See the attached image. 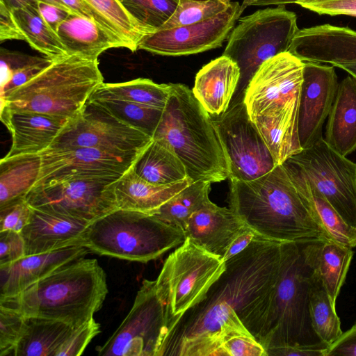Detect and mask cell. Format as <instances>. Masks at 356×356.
<instances>
[{"instance_id": "6da1fadb", "label": "cell", "mask_w": 356, "mask_h": 356, "mask_svg": "<svg viewBox=\"0 0 356 356\" xmlns=\"http://www.w3.org/2000/svg\"><path fill=\"white\" fill-rule=\"evenodd\" d=\"M229 181V209L261 236L279 242L334 241L283 164L253 180Z\"/></svg>"}, {"instance_id": "7a4b0ae2", "label": "cell", "mask_w": 356, "mask_h": 356, "mask_svg": "<svg viewBox=\"0 0 356 356\" xmlns=\"http://www.w3.org/2000/svg\"><path fill=\"white\" fill-rule=\"evenodd\" d=\"M325 241L316 238L282 243L280 275L261 342L265 350L277 346L314 350L328 348L315 332L309 312Z\"/></svg>"}, {"instance_id": "3957f363", "label": "cell", "mask_w": 356, "mask_h": 356, "mask_svg": "<svg viewBox=\"0 0 356 356\" xmlns=\"http://www.w3.org/2000/svg\"><path fill=\"white\" fill-rule=\"evenodd\" d=\"M108 293L106 275L95 259L73 261L24 291L0 297V305L25 317L64 321L76 328L100 309Z\"/></svg>"}, {"instance_id": "277c9868", "label": "cell", "mask_w": 356, "mask_h": 356, "mask_svg": "<svg viewBox=\"0 0 356 356\" xmlns=\"http://www.w3.org/2000/svg\"><path fill=\"white\" fill-rule=\"evenodd\" d=\"M282 244L257 235L244 250L225 261V272L205 297L231 306L260 343L280 275Z\"/></svg>"}, {"instance_id": "5b68a950", "label": "cell", "mask_w": 356, "mask_h": 356, "mask_svg": "<svg viewBox=\"0 0 356 356\" xmlns=\"http://www.w3.org/2000/svg\"><path fill=\"white\" fill-rule=\"evenodd\" d=\"M171 94L153 139L168 145L194 181L220 182L229 177V166L211 115L192 90L170 83Z\"/></svg>"}, {"instance_id": "8992f818", "label": "cell", "mask_w": 356, "mask_h": 356, "mask_svg": "<svg viewBox=\"0 0 356 356\" xmlns=\"http://www.w3.org/2000/svg\"><path fill=\"white\" fill-rule=\"evenodd\" d=\"M98 59L68 55L54 60L26 83L1 98V111L73 118L104 83Z\"/></svg>"}, {"instance_id": "52a82bcc", "label": "cell", "mask_w": 356, "mask_h": 356, "mask_svg": "<svg viewBox=\"0 0 356 356\" xmlns=\"http://www.w3.org/2000/svg\"><path fill=\"white\" fill-rule=\"evenodd\" d=\"M184 231L156 216L116 209L91 222L81 245L94 253L145 263L181 245Z\"/></svg>"}, {"instance_id": "ba28073f", "label": "cell", "mask_w": 356, "mask_h": 356, "mask_svg": "<svg viewBox=\"0 0 356 356\" xmlns=\"http://www.w3.org/2000/svg\"><path fill=\"white\" fill-rule=\"evenodd\" d=\"M225 269L220 257L188 238L170 254L154 280L170 334L183 316L206 297Z\"/></svg>"}, {"instance_id": "9c48e42d", "label": "cell", "mask_w": 356, "mask_h": 356, "mask_svg": "<svg viewBox=\"0 0 356 356\" xmlns=\"http://www.w3.org/2000/svg\"><path fill=\"white\" fill-rule=\"evenodd\" d=\"M298 30L296 15L284 6L259 10L240 19L222 54L240 70L232 100L243 98L250 80L265 61L289 51Z\"/></svg>"}, {"instance_id": "30bf717a", "label": "cell", "mask_w": 356, "mask_h": 356, "mask_svg": "<svg viewBox=\"0 0 356 356\" xmlns=\"http://www.w3.org/2000/svg\"><path fill=\"white\" fill-rule=\"evenodd\" d=\"M305 62L289 51L265 61L247 86L243 102L252 121L298 124Z\"/></svg>"}, {"instance_id": "8fae6325", "label": "cell", "mask_w": 356, "mask_h": 356, "mask_svg": "<svg viewBox=\"0 0 356 356\" xmlns=\"http://www.w3.org/2000/svg\"><path fill=\"white\" fill-rule=\"evenodd\" d=\"M169 334L155 281L144 280L129 312L97 351L102 356H162Z\"/></svg>"}, {"instance_id": "7c38bea8", "label": "cell", "mask_w": 356, "mask_h": 356, "mask_svg": "<svg viewBox=\"0 0 356 356\" xmlns=\"http://www.w3.org/2000/svg\"><path fill=\"white\" fill-rule=\"evenodd\" d=\"M325 197L341 217L356 228V163L321 138L286 160Z\"/></svg>"}, {"instance_id": "4fadbf2b", "label": "cell", "mask_w": 356, "mask_h": 356, "mask_svg": "<svg viewBox=\"0 0 356 356\" xmlns=\"http://www.w3.org/2000/svg\"><path fill=\"white\" fill-rule=\"evenodd\" d=\"M211 119L228 159L229 180H253L277 165L250 118L243 98L232 100L222 115Z\"/></svg>"}, {"instance_id": "5bb4252c", "label": "cell", "mask_w": 356, "mask_h": 356, "mask_svg": "<svg viewBox=\"0 0 356 356\" xmlns=\"http://www.w3.org/2000/svg\"><path fill=\"white\" fill-rule=\"evenodd\" d=\"M119 178H76L33 187L25 200L33 209L91 222L118 209L114 186Z\"/></svg>"}, {"instance_id": "9a60e30c", "label": "cell", "mask_w": 356, "mask_h": 356, "mask_svg": "<svg viewBox=\"0 0 356 356\" xmlns=\"http://www.w3.org/2000/svg\"><path fill=\"white\" fill-rule=\"evenodd\" d=\"M153 138L120 120L88 100L49 148L92 147L116 152L143 151Z\"/></svg>"}, {"instance_id": "2e32d148", "label": "cell", "mask_w": 356, "mask_h": 356, "mask_svg": "<svg viewBox=\"0 0 356 356\" xmlns=\"http://www.w3.org/2000/svg\"><path fill=\"white\" fill-rule=\"evenodd\" d=\"M143 151L116 152L92 147L47 148L40 153L41 169L33 187L76 178L120 177L134 165Z\"/></svg>"}, {"instance_id": "e0dca14e", "label": "cell", "mask_w": 356, "mask_h": 356, "mask_svg": "<svg viewBox=\"0 0 356 356\" xmlns=\"http://www.w3.org/2000/svg\"><path fill=\"white\" fill-rule=\"evenodd\" d=\"M243 10L238 2L207 20L193 24L158 29L145 36L138 49L162 56H179L203 52L222 46Z\"/></svg>"}, {"instance_id": "ac0fdd59", "label": "cell", "mask_w": 356, "mask_h": 356, "mask_svg": "<svg viewBox=\"0 0 356 356\" xmlns=\"http://www.w3.org/2000/svg\"><path fill=\"white\" fill-rule=\"evenodd\" d=\"M338 86L333 65L305 62L298 122L299 141L302 149L323 138V127L332 106Z\"/></svg>"}, {"instance_id": "d6986e66", "label": "cell", "mask_w": 356, "mask_h": 356, "mask_svg": "<svg viewBox=\"0 0 356 356\" xmlns=\"http://www.w3.org/2000/svg\"><path fill=\"white\" fill-rule=\"evenodd\" d=\"M90 223L32 208L29 222L20 232L25 255L81 245L82 236Z\"/></svg>"}, {"instance_id": "ffe728a7", "label": "cell", "mask_w": 356, "mask_h": 356, "mask_svg": "<svg viewBox=\"0 0 356 356\" xmlns=\"http://www.w3.org/2000/svg\"><path fill=\"white\" fill-rule=\"evenodd\" d=\"M72 118L28 111H1L12 136L6 157L39 154L49 148Z\"/></svg>"}, {"instance_id": "44dd1931", "label": "cell", "mask_w": 356, "mask_h": 356, "mask_svg": "<svg viewBox=\"0 0 356 356\" xmlns=\"http://www.w3.org/2000/svg\"><path fill=\"white\" fill-rule=\"evenodd\" d=\"M245 225L232 209L218 207L209 200L191 214L184 231L186 238L222 259Z\"/></svg>"}, {"instance_id": "7402d4cb", "label": "cell", "mask_w": 356, "mask_h": 356, "mask_svg": "<svg viewBox=\"0 0 356 356\" xmlns=\"http://www.w3.org/2000/svg\"><path fill=\"white\" fill-rule=\"evenodd\" d=\"M89 250L81 245L25 256L17 261L0 266V297L17 295L58 268L84 257Z\"/></svg>"}, {"instance_id": "603a6c76", "label": "cell", "mask_w": 356, "mask_h": 356, "mask_svg": "<svg viewBox=\"0 0 356 356\" xmlns=\"http://www.w3.org/2000/svg\"><path fill=\"white\" fill-rule=\"evenodd\" d=\"M239 79L237 64L222 55L200 70L192 91L211 117H218L228 109Z\"/></svg>"}, {"instance_id": "cb8c5ba5", "label": "cell", "mask_w": 356, "mask_h": 356, "mask_svg": "<svg viewBox=\"0 0 356 356\" xmlns=\"http://www.w3.org/2000/svg\"><path fill=\"white\" fill-rule=\"evenodd\" d=\"M192 182L187 177L171 184H153L140 177L132 166L115 182L117 207L152 215Z\"/></svg>"}, {"instance_id": "d4e9b609", "label": "cell", "mask_w": 356, "mask_h": 356, "mask_svg": "<svg viewBox=\"0 0 356 356\" xmlns=\"http://www.w3.org/2000/svg\"><path fill=\"white\" fill-rule=\"evenodd\" d=\"M56 33L68 55L97 59L111 48H127L116 35L94 19L71 13L59 25Z\"/></svg>"}, {"instance_id": "484cf974", "label": "cell", "mask_w": 356, "mask_h": 356, "mask_svg": "<svg viewBox=\"0 0 356 356\" xmlns=\"http://www.w3.org/2000/svg\"><path fill=\"white\" fill-rule=\"evenodd\" d=\"M324 140L346 156L356 150V79L350 74L339 83Z\"/></svg>"}, {"instance_id": "4316f807", "label": "cell", "mask_w": 356, "mask_h": 356, "mask_svg": "<svg viewBox=\"0 0 356 356\" xmlns=\"http://www.w3.org/2000/svg\"><path fill=\"white\" fill-rule=\"evenodd\" d=\"M74 327L61 321L42 317H26L24 332L15 356H57Z\"/></svg>"}, {"instance_id": "83f0119b", "label": "cell", "mask_w": 356, "mask_h": 356, "mask_svg": "<svg viewBox=\"0 0 356 356\" xmlns=\"http://www.w3.org/2000/svg\"><path fill=\"white\" fill-rule=\"evenodd\" d=\"M41 169L39 154L4 156L0 161V208L25 198Z\"/></svg>"}, {"instance_id": "f1b7e54d", "label": "cell", "mask_w": 356, "mask_h": 356, "mask_svg": "<svg viewBox=\"0 0 356 356\" xmlns=\"http://www.w3.org/2000/svg\"><path fill=\"white\" fill-rule=\"evenodd\" d=\"M136 173L156 185L174 184L188 177L186 168L166 143L153 139L133 165Z\"/></svg>"}, {"instance_id": "f546056e", "label": "cell", "mask_w": 356, "mask_h": 356, "mask_svg": "<svg viewBox=\"0 0 356 356\" xmlns=\"http://www.w3.org/2000/svg\"><path fill=\"white\" fill-rule=\"evenodd\" d=\"M95 21L119 37L131 52L138 50L141 40L156 30L138 22L119 0H83Z\"/></svg>"}, {"instance_id": "4dcf8cb0", "label": "cell", "mask_w": 356, "mask_h": 356, "mask_svg": "<svg viewBox=\"0 0 356 356\" xmlns=\"http://www.w3.org/2000/svg\"><path fill=\"white\" fill-rule=\"evenodd\" d=\"M283 165L298 191L312 202L334 241L351 248H356V228L348 225L341 217L325 197L294 165L287 161Z\"/></svg>"}, {"instance_id": "1f68e13d", "label": "cell", "mask_w": 356, "mask_h": 356, "mask_svg": "<svg viewBox=\"0 0 356 356\" xmlns=\"http://www.w3.org/2000/svg\"><path fill=\"white\" fill-rule=\"evenodd\" d=\"M24 40L44 56L56 60L68 56L57 33L42 17L38 2L11 10Z\"/></svg>"}, {"instance_id": "d6a6232c", "label": "cell", "mask_w": 356, "mask_h": 356, "mask_svg": "<svg viewBox=\"0 0 356 356\" xmlns=\"http://www.w3.org/2000/svg\"><path fill=\"white\" fill-rule=\"evenodd\" d=\"M171 85L159 84L138 78L126 82L102 83L89 99H118L164 109L171 94Z\"/></svg>"}, {"instance_id": "836d02e7", "label": "cell", "mask_w": 356, "mask_h": 356, "mask_svg": "<svg viewBox=\"0 0 356 356\" xmlns=\"http://www.w3.org/2000/svg\"><path fill=\"white\" fill-rule=\"evenodd\" d=\"M354 251L333 240L325 241L320 255L318 270L332 304L335 306L348 271Z\"/></svg>"}, {"instance_id": "e575fe53", "label": "cell", "mask_w": 356, "mask_h": 356, "mask_svg": "<svg viewBox=\"0 0 356 356\" xmlns=\"http://www.w3.org/2000/svg\"><path fill=\"white\" fill-rule=\"evenodd\" d=\"M211 184L204 181L192 182L152 215L184 230L191 214L210 200L209 193Z\"/></svg>"}, {"instance_id": "d590c367", "label": "cell", "mask_w": 356, "mask_h": 356, "mask_svg": "<svg viewBox=\"0 0 356 356\" xmlns=\"http://www.w3.org/2000/svg\"><path fill=\"white\" fill-rule=\"evenodd\" d=\"M309 312L315 332L328 346L341 335L340 319L323 286L320 273L312 287Z\"/></svg>"}, {"instance_id": "8d00e7d4", "label": "cell", "mask_w": 356, "mask_h": 356, "mask_svg": "<svg viewBox=\"0 0 356 356\" xmlns=\"http://www.w3.org/2000/svg\"><path fill=\"white\" fill-rule=\"evenodd\" d=\"M92 100V99H90ZM104 109L120 120L153 138L163 109L118 99H97Z\"/></svg>"}, {"instance_id": "74e56055", "label": "cell", "mask_w": 356, "mask_h": 356, "mask_svg": "<svg viewBox=\"0 0 356 356\" xmlns=\"http://www.w3.org/2000/svg\"><path fill=\"white\" fill-rule=\"evenodd\" d=\"M231 0H179L170 18L159 29H171L211 19L227 10Z\"/></svg>"}, {"instance_id": "f35d334b", "label": "cell", "mask_w": 356, "mask_h": 356, "mask_svg": "<svg viewBox=\"0 0 356 356\" xmlns=\"http://www.w3.org/2000/svg\"><path fill=\"white\" fill-rule=\"evenodd\" d=\"M140 24L159 29L175 12L177 0H119Z\"/></svg>"}, {"instance_id": "ab89813d", "label": "cell", "mask_w": 356, "mask_h": 356, "mask_svg": "<svg viewBox=\"0 0 356 356\" xmlns=\"http://www.w3.org/2000/svg\"><path fill=\"white\" fill-rule=\"evenodd\" d=\"M26 325V317L17 309L0 305V356L13 355Z\"/></svg>"}, {"instance_id": "60d3db41", "label": "cell", "mask_w": 356, "mask_h": 356, "mask_svg": "<svg viewBox=\"0 0 356 356\" xmlns=\"http://www.w3.org/2000/svg\"><path fill=\"white\" fill-rule=\"evenodd\" d=\"M100 332V325L94 317L76 327L59 350L57 356L82 355L91 340Z\"/></svg>"}, {"instance_id": "b9f144b4", "label": "cell", "mask_w": 356, "mask_h": 356, "mask_svg": "<svg viewBox=\"0 0 356 356\" xmlns=\"http://www.w3.org/2000/svg\"><path fill=\"white\" fill-rule=\"evenodd\" d=\"M31 207L25 198L0 208V232L11 230L20 233L29 223Z\"/></svg>"}, {"instance_id": "7bdbcfd3", "label": "cell", "mask_w": 356, "mask_h": 356, "mask_svg": "<svg viewBox=\"0 0 356 356\" xmlns=\"http://www.w3.org/2000/svg\"><path fill=\"white\" fill-rule=\"evenodd\" d=\"M53 60L46 56H38L33 61L14 70L8 79L1 84V98L30 81L47 67Z\"/></svg>"}, {"instance_id": "ee69618b", "label": "cell", "mask_w": 356, "mask_h": 356, "mask_svg": "<svg viewBox=\"0 0 356 356\" xmlns=\"http://www.w3.org/2000/svg\"><path fill=\"white\" fill-rule=\"evenodd\" d=\"M225 356H267L265 348L250 334H236L222 345Z\"/></svg>"}, {"instance_id": "f6af8a7d", "label": "cell", "mask_w": 356, "mask_h": 356, "mask_svg": "<svg viewBox=\"0 0 356 356\" xmlns=\"http://www.w3.org/2000/svg\"><path fill=\"white\" fill-rule=\"evenodd\" d=\"M296 3L319 15L356 17V0H299Z\"/></svg>"}, {"instance_id": "bcb514c9", "label": "cell", "mask_w": 356, "mask_h": 356, "mask_svg": "<svg viewBox=\"0 0 356 356\" xmlns=\"http://www.w3.org/2000/svg\"><path fill=\"white\" fill-rule=\"evenodd\" d=\"M25 256L20 233L11 230L0 232V266L11 264Z\"/></svg>"}, {"instance_id": "7dc6e473", "label": "cell", "mask_w": 356, "mask_h": 356, "mask_svg": "<svg viewBox=\"0 0 356 356\" xmlns=\"http://www.w3.org/2000/svg\"><path fill=\"white\" fill-rule=\"evenodd\" d=\"M356 356V323L325 350L324 356Z\"/></svg>"}, {"instance_id": "c3c4849f", "label": "cell", "mask_w": 356, "mask_h": 356, "mask_svg": "<svg viewBox=\"0 0 356 356\" xmlns=\"http://www.w3.org/2000/svg\"><path fill=\"white\" fill-rule=\"evenodd\" d=\"M10 40H24V37L13 18L11 10L0 2V41Z\"/></svg>"}, {"instance_id": "681fc988", "label": "cell", "mask_w": 356, "mask_h": 356, "mask_svg": "<svg viewBox=\"0 0 356 356\" xmlns=\"http://www.w3.org/2000/svg\"><path fill=\"white\" fill-rule=\"evenodd\" d=\"M257 235L259 234L245 225L233 239L222 260L225 262L241 252L251 243Z\"/></svg>"}, {"instance_id": "f907efd6", "label": "cell", "mask_w": 356, "mask_h": 356, "mask_svg": "<svg viewBox=\"0 0 356 356\" xmlns=\"http://www.w3.org/2000/svg\"><path fill=\"white\" fill-rule=\"evenodd\" d=\"M38 7L43 19L56 32L59 25L72 13L69 10L43 1H38Z\"/></svg>"}, {"instance_id": "816d5d0a", "label": "cell", "mask_w": 356, "mask_h": 356, "mask_svg": "<svg viewBox=\"0 0 356 356\" xmlns=\"http://www.w3.org/2000/svg\"><path fill=\"white\" fill-rule=\"evenodd\" d=\"M267 356H324L325 350H303L291 346L271 347L266 350Z\"/></svg>"}, {"instance_id": "f5cc1de1", "label": "cell", "mask_w": 356, "mask_h": 356, "mask_svg": "<svg viewBox=\"0 0 356 356\" xmlns=\"http://www.w3.org/2000/svg\"><path fill=\"white\" fill-rule=\"evenodd\" d=\"M61 1L72 13L92 19L95 21L92 11L83 0Z\"/></svg>"}, {"instance_id": "db71d44e", "label": "cell", "mask_w": 356, "mask_h": 356, "mask_svg": "<svg viewBox=\"0 0 356 356\" xmlns=\"http://www.w3.org/2000/svg\"><path fill=\"white\" fill-rule=\"evenodd\" d=\"M38 1L49 3L70 10L65 6L61 0H0V2L4 3L10 10L22 7L28 4L35 3Z\"/></svg>"}, {"instance_id": "11a10c76", "label": "cell", "mask_w": 356, "mask_h": 356, "mask_svg": "<svg viewBox=\"0 0 356 356\" xmlns=\"http://www.w3.org/2000/svg\"><path fill=\"white\" fill-rule=\"evenodd\" d=\"M299 0H243L241 8L244 10L246 7L251 6H284L286 3H296Z\"/></svg>"}, {"instance_id": "9f6ffc18", "label": "cell", "mask_w": 356, "mask_h": 356, "mask_svg": "<svg viewBox=\"0 0 356 356\" xmlns=\"http://www.w3.org/2000/svg\"><path fill=\"white\" fill-rule=\"evenodd\" d=\"M335 67L347 72L350 76L356 79V62L339 64Z\"/></svg>"}, {"instance_id": "6f0895ef", "label": "cell", "mask_w": 356, "mask_h": 356, "mask_svg": "<svg viewBox=\"0 0 356 356\" xmlns=\"http://www.w3.org/2000/svg\"><path fill=\"white\" fill-rule=\"evenodd\" d=\"M193 1H206V0H193Z\"/></svg>"}, {"instance_id": "680465c9", "label": "cell", "mask_w": 356, "mask_h": 356, "mask_svg": "<svg viewBox=\"0 0 356 356\" xmlns=\"http://www.w3.org/2000/svg\"><path fill=\"white\" fill-rule=\"evenodd\" d=\"M177 1H179V0H177Z\"/></svg>"}]
</instances>
